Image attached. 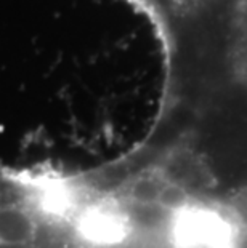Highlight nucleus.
Listing matches in <instances>:
<instances>
[{"label":"nucleus","instance_id":"nucleus-1","mask_svg":"<svg viewBox=\"0 0 247 248\" xmlns=\"http://www.w3.org/2000/svg\"><path fill=\"white\" fill-rule=\"evenodd\" d=\"M175 235L183 248H220L228 239V229L212 213L190 212L177 223Z\"/></svg>","mask_w":247,"mask_h":248},{"label":"nucleus","instance_id":"nucleus-2","mask_svg":"<svg viewBox=\"0 0 247 248\" xmlns=\"http://www.w3.org/2000/svg\"><path fill=\"white\" fill-rule=\"evenodd\" d=\"M162 186L151 176L136 178L129 184L127 191H125V197L130 200L133 205L138 207H148V205L157 203V197H159Z\"/></svg>","mask_w":247,"mask_h":248},{"label":"nucleus","instance_id":"nucleus-3","mask_svg":"<svg viewBox=\"0 0 247 248\" xmlns=\"http://www.w3.org/2000/svg\"><path fill=\"white\" fill-rule=\"evenodd\" d=\"M186 200L188 195L185 189L177 184H165L162 186L159 197H157V205L165 210H183Z\"/></svg>","mask_w":247,"mask_h":248}]
</instances>
